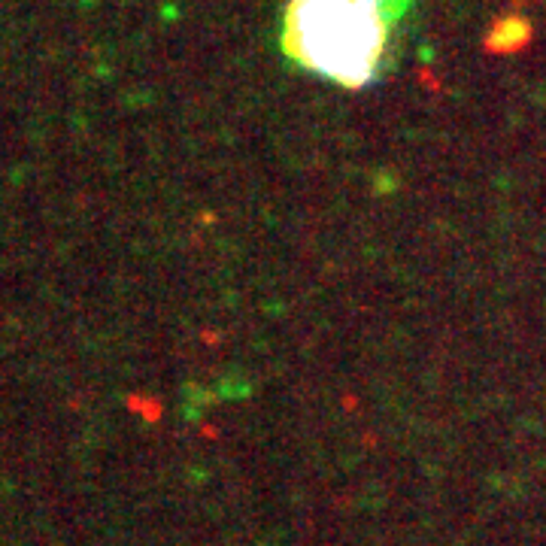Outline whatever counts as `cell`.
I'll use <instances>...</instances> for the list:
<instances>
[{
  "instance_id": "6da1fadb",
  "label": "cell",
  "mask_w": 546,
  "mask_h": 546,
  "mask_svg": "<svg viewBox=\"0 0 546 546\" xmlns=\"http://www.w3.org/2000/svg\"><path fill=\"white\" fill-rule=\"evenodd\" d=\"M413 0H286L280 49L295 70L358 91L380 82Z\"/></svg>"
},
{
  "instance_id": "7a4b0ae2",
  "label": "cell",
  "mask_w": 546,
  "mask_h": 546,
  "mask_svg": "<svg viewBox=\"0 0 546 546\" xmlns=\"http://www.w3.org/2000/svg\"><path fill=\"white\" fill-rule=\"evenodd\" d=\"M528 37H531L528 19H522V16H507V19H501V22L489 31L486 46H489V52L507 55V52H516L519 46H525Z\"/></svg>"
}]
</instances>
